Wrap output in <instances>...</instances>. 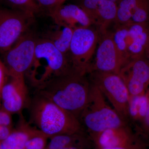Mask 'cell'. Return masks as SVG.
<instances>
[{
  "instance_id": "31",
  "label": "cell",
  "mask_w": 149,
  "mask_h": 149,
  "mask_svg": "<svg viewBox=\"0 0 149 149\" xmlns=\"http://www.w3.org/2000/svg\"><path fill=\"white\" fill-rule=\"evenodd\" d=\"M144 57L149 63V43L148 47H147L146 50Z\"/></svg>"
},
{
  "instance_id": "29",
  "label": "cell",
  "mask_w": 149,
  "mask_h": 149,
  "mask_svg": "<svg viewBox=\"0 0 149 149\" xmlns=\"http://www.w3.org/2000/svg\"><path fill=\"white\" fill-rule=\"evenodd\" d=\"M91 143H92L91 140L74 144L64 149H87L91 146Z\"/></svg>"
},
{
  "instance_id": "33",
  "label": "cell",
  "mask_w": 149,
  "mask_h": 149,
  "mask_svg": "<svg viewBox=\"0 0 149 149\" xmlns=\"http://www.w3.org/2000/svg\"><path fill=\"white\" fill-rule=\"evenodd\" d=\"M66 0H61V5L63 4L65 2V1Z\"/></svg>"
},
{
  "instance_id": "27",
  "label": "cell",
  "mask_w": 149,
  "mask_h": 149,
  "mask_svg": "<svg viewBox=\"0 0 149 149\" xmlns=\"http://www.w3.org/2000/svg\"><path fill=\"white\" fill-rule=\"evenodd\" d=\"M11 114L2 108L0 109V126H7L13 128Z\"/></svg>"
},
{
  "instance_id": "7",
  "label": "cell",
  "mask_w": 149,
  "mask_h": 149,
  "mask_svg": "<svg viewBox=\"0 0 149 149\" xmlns=\"http://www.w3.org/2000/svg\"><path fill=\"white\" fill-rule=\"evenodd\" d=\"M92 26L74 30L68 55L72 70L83 74H87L100 37L97 29Z\"/></svg>"
},
{
  "instance_id": "1",
  "label": "cell",
  "mask_w": 149,
  "mask_h": 149,
  "mask_svg": "<svg viewBox=\"0 0 149 149\" xmlns=\"http://www.w3.org/2000/svg\"><path fill=\"white\" fill-rule=\"evenodd\" d=\"M86 75L72 70L36 88V94L53 102L78 119L90 93L91 83Z\"/></svg>"
},
{
  "instance_id": "15",
  "label": "cell",
  "mask_w": 149,
  "mask_h": 149,
  "mask_svg": "<svg viewBox=\"0 0 149 149\" xmlns=\"http://www.w3.org/2000/svg\"><path fill=\"white\" fill-rule=\"evenodd\" d=\"M49 15L55 24L67 26L74 30L93 26L88 15L77 4H63L50 13Z\"/></svg>"
},
{
  "instance_id": "17",
  "label": "cell",
  "mask_w": 149,
  "mask_h": 149,
  "mask_svg": "<svg viewBox=\"0 0 149 149\" xmlns=\"http://www.w3.org/2000/svg\"><path fill=\"white\" fill-rule=\"evenodd\" d=\"M36 129L22 120L17 128L0 143V149H25L26 142Z\"/></svg>"
},
{
  "instance_id": "9",
  "label": "cell",
  "mask_w": 149,
  "mask_h": 149,
  "mask_svg": "<svg viewBox=\"0 0 149 149\" xmlns=\"http://www.w3.org/2000/svg\"><path fill=\"white\" fill-rule=\"evenodd\" d=\"M34 17L19 10L0 9V54L8 50L27 32Z\"/></svg>"
},
{
  "instance_id": "10",
  "label": "cell",
  "mask_w": 149,
  "mask_h": 149,
  "mask_svg": "<svg viewBox=\"0 0 149 149\" xmlns=\"http://www.w3.org/2000/svg\"><path fill=\"white\" fill-rule=\"evenodd\" d=\"M95 55L94 60L91 61L88 68L87 74L95 71L119 74L124 65L115 45L112 32L108 30L100 33Z\"/></svg>"
},
{
  "instance_id": "22",
  "label": "cell",
  "mask_w": 149,
  "mask_h": 149,
  "mask_svg": "<svg viewBox=\"0 0 149 149\" xmlns=\"http://www.w3.org/2000/svg\"><path fill=\"white\" fill-rule=\"evenodd\" d=\"M149 22V0H141L130 23H143Z\"/></svg>"
},
{
  "instance_id": "20",
  "label": "cell",
  "mask_w": 149,
  "mask_h": 149,
  "mask_svg": "<svg viewBox=\"0 0 149 149\" xmlns=\"http://www.w3.org/2000/svg\"><path fill=\"white\" fill-rule=\"evenodd\" d=\"M13 10L20 11L25 13L35 16V14L40 11L35 0H4Z\"/></svg>"
},
{
  "instance_id": "16",
  "label": "cell",
  "mask_w": 149,
  "mask_h": 149,
  "mask_svg": "<svg viewBox=\"0 0 149 149\" xmlns=\"http://www.w3.org/2000/svg\"><path fill=\"white\" fill-rule=\"evenodd\" d=\"M73 32L74 30L69 27L55 24L45 33L42 38L49 40L68 57Z\"/></svg>"
},
{
  "instance_id": "24",
  "label": "cell",
  "mask_w": 149,
  "mask_h": 149,
  "mask_svg": "<svg viewBox=\"0 0 149 149\" xmlns=\"http://www.w3.org/2000/svg\"><path fill=\"white\" fill-rule=\"evenodd\" d=\"M149 100V92L148 90L140 96L139 104L138 121L142 122L146 113Z\"/></svg>"
},
{
  "instance_id": "26",
  "label": "cell",
  "mask_w": 149,
  "mask_h": 149,
  "mask_svg": "<svg viewBox=\"0 0 149 149\" xmlns=\"http://www.w3.org/2000/svg\"><path fill=\"white\" fill-rule=\"evenodd\" d=\"M9 77L8 73L6 68L5 65L4 64L2 59L0 56V109L1 108V94L4 86L5 85Z\"/></svg>"
},
{
  "instance_id": "18",
  "label": "cell",
  "mask_w": 149,
  "mask_h": 149,
  "mask_svg": "<svg viewBox=\"0 0 149 149\" xmlns=\"http://www.w3.org/2000/svg\"><path fill=\"white\" fill-rule=\"evenodd\" d=\"M45 149H64L74 144L91 140L85 132L72 134H62L54 136Z\"/></svg>"
},
{
  "instance_id": "3",
  "label": "cell",
  "mask_w": 149,
  "mask_h": 149,
  "mask_svg": "<svg viewBox=\"0 0 149 149\" xmlns=\"http://www.w3.org/2000/svg\"><path fill=\"white\" fill-rule=\"evenodd\" d=\"M68 57L49 40L38 39L33 62L25 76L36 88L71 72Z\"/></svg>"
},
{
  "instance_id": "11",
  "label": "cell",
  "mask_w": 149,
  "mask_h": 149,
  "mask_svg": "<svg viewBox=\"0 0 149 149\" xmlns=\"http://www.w3.org/2000/svg\"><path fill=\"white\" fill-rule=\"evenodd\" d=\"M119 75L130 96L140 95L149 87V63L144 56L133 60L123 67Z\"/></svg>"
},
{
  "instance_id": "23",
  "label": "cell",
  "mask_w": 149,
  "mask_h": 149,
  "mask_svg": "<svg viewBox=\"0 0 149 149\" xmlns=\"http://www.w3.org/2000/svg\"><path fill=\"white\" fill-rule=\"evenodd\" d=\"M141 95L130 96L128 106L129 120L138 121L139 104Z\"/></svg>"
},
{
  "instance_id": "28",
  "label": "cell",
  "mask_w": 149,
  "mask_h": 149,
  "mask_svg": "<svg viewBox=\"0 0 149 149\" xmlns=\"http://www.w3.org/2000/svg\"><path fill=\"white\" fill-rule=\"evenodd\" d=\"M149 92V87L147 89ZM142 125L141 129V132L144 135L147 137H149V100L148 106V109L146 116L141 122Z\"/></svg>"
},
{
  "instance_id": "21",
  "label": "cell",
  "mask_w": 149,
  "mask_h": 149,
  "mask_svg": "<svg viewBox=\"0 0 149 149\" xmlns=\"http://www.w3.org/2000/svg\"><path fill=\"white\" fill-rule=\"evenodd\" d=\"M48 139L45 134L37 128L26 142L25 149H45Z\"/></svg>"
},
{
  "instance_id": "32",
  "label": "cell",
  "mask_w": 149,
  "mask_h": 149,
  "mask_svg": "<svg viewBox=\"0 0 149 149\" xmlns=\"http://www.w3.org/2000/svg\"><path fill=\"white\" fill-rule=\"evenodd\" d=\"M109 1H111L115 3L116 4L118 5V3L120 2L121 0H109Z\"/></svg>"
},
{
  "instance_id": "4",
  "label": "cell",
  "mask_w": 149,
  "mask_h": 149,
  "mask_svg": "<svg viewBox=\"0 0 149 149\" xmlns=\"http://www.w3.org/2000/svg\"><path fill=\"white\" fill-rule=\"evenodd\" d=\"M78 120L88 136L128 125L108 104L105 97L98 88L91 83L87 103Z\"/></svg>"
},
{
  "instance_id": "30",
  "label": "cell",
  "mask_w": 149,
  "mask_h": 149,
  "mask_svg": "<svg viewBox=\"0 0 149 149\" xmlns=\"http://www.w3.org/2000/svg\"><path fill=\"white\" fill-rule=\"evenodd\" d=\"M102 149H145L143 146L141 144V143L138 142L132 144L130 146H126L114 147V148H107Z\"/></svg>"
},
{
  "instance_id": "2",
  "label": "cell",
  "mask_w": 149,
  "mask_h": 149,
  "mask_svg": "<svg viewBox=\"0 0 149 149\" xmlns=\"http://www.w3.org/2000/svg\"><path fill=\"white\" fill-rule=\"evenodd\" d=\"M30 113L31 122L49 139L85 132L77 118L38 94L31 102Z\"/></svg>"
},
{
  "instance_id": "25",
  "label": "cell",
  "mask_w": 149,
  "mask_h": 149,
  "mask_svg": "<svg viewBox=\"0 0 149 149\" xmlns=\"http://www.w3.org/2000/svg\"><path fill=\"white\" fill-rule=\"evenodd\" d=\"M35 1L40 10H44L47 11L48 14L61 5V0H35Z\"/></svg>"
},
{
  "instance_id": "6",
  "label": "cell",
  "mask_w": 149,
  "mask_h": 149,
  "mask_svg": "<svg viewBox=\"0 0 149 149\" xmlns=\"http://www.w3.org/2000/svg\"><path fill=\"white\" fill-rule=\"evenodd\" d=\"M88 74L90 82L98 88L120 118L128 123V106L130 95L119 74L98 71Z\"/></svg>"
},
{
  "instance_id": "14",
  "label": "cell",
  "mask_w": 149,
  "mask_h": 149,
  "mask_svg": "<svg viewBox=\"0 0 149 149\" xmlns=\"http://www.w3.org/2000/svg\"><path fill=\"white\" fill-rule=\"evenodd\" d=\"M88 136L98 149L126 146L138 142L129 125L109 128Z\"/></svg>"
},
{
  "instance_id": "12",
  "label": "cell",
  "mask_w": 149,
  "mask_h": 149,
  "mask_svg": "<svg viewBox=\"0 0 149 149\" xmlns=\"http://www.w3.org/2000/svg\"><path fill=\"white\" fill-rule=\"evenodd\" d=\"M1 108L11 114L19 113L29 104L25 76L9 77L1 94Z\"/></svg>"
},
{
  "instance_id": "8",
  "label": "cell",
  "mask_w": 149,
  "mask_h": 149,
  "mask_svg": "<svg viewBox=\"0 0 149 149\" xmlns=\"http://www.w3.org/2000/svg\"><path fill=\"white\" fill-rule=\"evenodd\" d=\"M38 39L32 33L27 32L2 54L9 77L25 76L33 62Z\"/></svg>"
},
{
  "instance_id": "19",
  "label": "cell",
  "mask_w": 149,
  "mask_h": 149,
  "mask_svg": "<svg viewBox=\"0 0 149 149\" xmlns=\"http://www.w3.org/2000/svg\"><path fill=\"white\" fill-rule=\"evenodd\" d=\"M141 0H121L117 5L115 25L130 23Z\"/></svg>"
},
{
  "instance_id": "13",
  "label": "cell",
  "mask_w": 149,
  "mask_h": 149,
  "mask_svg": "<svg viewBox=\"0 0 149 149\" xmlns=\"http://www.w3.org/2000/svg\"><path fill=\"white\" fill-rule=\"evenodd\" d=\"M77 5L87 13L100 33L108 31L116 17L117 5L109 0H78Z\"/></svg>"
},
{
  "instance_id": "5",
  "label": "cell",
  "mask_w": 149,
  "mask_h": 149,
  "mask_svg": "<svg viewBox=\"0 0 149 149\" xmlns=\"http://www.w3.org/2000/svg\"><path fill=\"white\" fill-rule=\"evenodd\" d=\"M115 45L124 65L144 56L149 43V22L115 25Z\"/></svg>"
}]
</instances>
